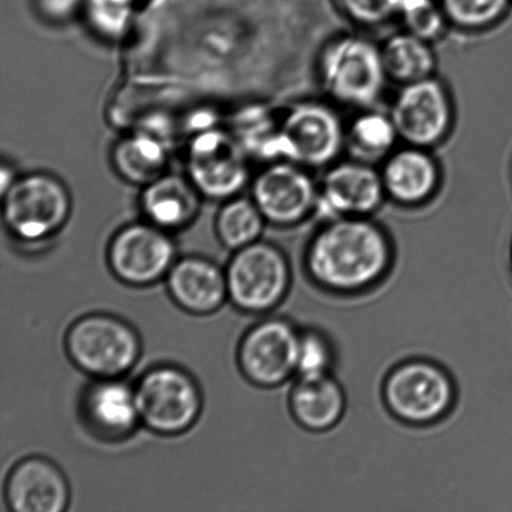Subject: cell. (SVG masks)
Segmentation results:
<instances>
[{"label": "cell", "instance_id": "27", "mask_svg": "<svg viewBox=\"0 0 512 512\" xmlns=\"http://www.w3.org/2000/svg\"><path fill=\"white\" fill-rule=\"evenodd\" d=\"M333 341L315 328L301 330L296 378H313L333 373L335 364Z\"/></svg>", "mask_w": 512, "mask_h": 512}, {"label": "cell", "instance_id": "21", "mask_svg": "<svg viewBox=\"0 0 512 512\" xmlns=\"http://www.w3.org/2000/svg\"><path fill=\"white\" fill-rule=\"evenodd\" d=\"M110 164L123 182L143 188L168 172L169 154L155 135L133 132L114 143Z\"/></svg>", "mask_w": 512, "mask_h": 512}, {"label": "cell", "instance_id": "15", "mask_svg": "<svg viewBox=\"0 0 512 512\" xmlns=\"http://www.w3.org/2000/svg\"><path fill=\"white\" fill-rule=\"evenodd\" d=\"M386 199L405 208L428 204L438 194L443 172L431 149L403 144L380 164Z\"/></svg>", "mask_w": 512, "mask_h": 512}, {"label": "cell", "instance_id": "5", "mask_svg": "<svg viewBox=\"0 0 512 512\" xmlns=\"http://www.w3.org/2000/svg\"><path fill=\"white\" fill-rule=\"evenodd\" d=\"M69 358L97 379H115L133 369L140 355L135 330L115 316L93 314L72 325L65 339Z\"/></svg>", "mask_w": 512, "mask_h": 512}, {"label": "cell", "instance_id": "7", "mask_svg": "<svg viewBox=\"0 0 512 512\" xmlns=\"http://www.w3.org/2000/svg\"><path fill=\"white\" fill-rule=\"evenodd\" d=\"M345 125L334 105L303 100L280 120V157L310 170L326 169L345 152Z\"/></svg>", "mask_w": 512, "mask_h": 512}, {"label": "cell", "instance_id": "31", "mask_svg": "<svg viewBox=\"0 0 512 512\" xmlns=\"http://www.w3.org/2000/svg\"><path fill=\"white\" fill-rule=\"evenodd\" d=\"M511 266H512V247H511Z\"/></svg>", "mask_w": 512, "mask_h": 512}, {"label": "cell", "instance_id": "4", "mask_svg": "<svg viewBox=\"0 0 512 512\" xmlns=\"http://www.w3.org/2000/svg\"><path fill=\"white\" fill-rule=\"evenodd\" d=\"M72 210L67 184L52 173L17 175L2 190L5 228L20 242L38 243L52 238L67 224Z\"/></svg>", "mask_w": 512, "mask_h": 512}, {"label": "cell", "instance_id": "1", "mask_svg": "<svg viewBox=\"0 0 512 512\" xmlns=\"http://www.w3.org/2000/svg\"><path fill=\"white\" fill-rule=\"evenodd\" d=\"M303 261L310 283L324 293L361 295L388 279L395 245L371 218L326 219L306 244Z\"/></svg>", "mask_w": 512, "mask_h": 512}, {"label": "cell", "instance_id": "28", "mask_svg": "<svg viewBox=\"0 0 512 512\" xmlns=\"http://www.w3.org/2000/svg\"><path fill=\"white\" fill-rule=\"evenodd\" d=\"M133 0H87L83 13L104 38H118L129 24Z\"/></svg>", "mask_w": 512, "mask_h": 512}, {"label": "cell", "instance_id": "24", "mask_svg": "<svg viewBox=\"0 0 512 512\" xmlns=\"http://www.w3.org/2000/svg\"><path fill=\"white\" fill-rule=\"evenodd\" d=\"M265 219L252 198L234 197L222 202L215 217V233L225 248L237 252L258 242Z\"/></svg>", "mask_w": 512, "mask_h": 512}, {"label": "cell", "instance_id": "20", "mask_svg": "<svg viewBox=\"0 0 512 512\" xmlns=\"http://www.w3.org/2000/svg\"><path fill=\"white\" fill-rule=\"evenodd\" d=\"M290 414L310 433H326L343 420L346 394L333 374L296 378L289 395Z\"/></svg>", "mask_w": 512, "mask_h": 512}, {"label": "cell", "instance_id": "6", "mask_svg": "<svg viewBox=\"0 0 512 512\" xmlns=\"http://www.w3.org/2000/svg\"><path fill=\"white\" fill-rule=\"evenodd\" d=\"M225 274L229 299L250 314L268 313L283 303L293 276L283 250L263 240L234 252Z\"/></svg>", "mask_w": 512, "mask_h": 512}, {"label": "cell", "instance_id": "8", "mask_svg": "<svg viewBox=\"0 0 512 512\" xmlns=\"http://www.w3.org/2000/svg\"><path fill=\"white\" fill-rule=\"evenodd\" d=\"M140 421L153 433L178 435L192 428L202 411V394L187 371L158 366L134 386Z\"/></svg>", "mask_w": 512, "mask_h": 512}, {"label": "cell", "instance_id": "29", "mask_svg": "<svg viewBox=\"0 0 512 512\" xmlns=\"http://www.w3.org/2000/svg\"><path fill=\"white\" fill-rule=\"evenodd\" d=\"M351 22L361 27H380L398 18L401 0H338Z\"/></svg>", "mask_w": 512, "mask_h": 512}, {"label": "cell", "instance_id": "19", "mask_svg": "<svg viewBox=\"0 0 512 512\" xmlns=\"http://www.w3.org/2000/svg\"><path fill=\"white\" fill-rule=\"evenodd\" d=\"M167 276L170 296L188 313H214L229 298L227 274L200 256L175 261Z\"/></svg>", "mask_w": 512, "mask_h": 512}, {"label": "cell", "instance_id": "9", "mask_svg": "<svg viewBox=\"0 0 512 512\" xmlns=\"http://www.w3.org/2000/svg\"><path fill=\"white\" fill-rule=\"evenodd\" d=\"M249 188L266 224L274 227H296L318 212L319 183L310 169L291 160H271Z\"/></svg>", "mask_w": 512, "mask_h": 512}, {"label": "cell", "instance_id": "23", "mask_svg": "<svg viewBox=\"0 0 512 512\" xmlns=\"http://www.w3.org/2000/svg\"><path fill=\"white\" fill-rule=\"evenodd\" d=\"M380 49L390 82L406 85L435 75L438 58L428 40L403 29L386 38Z\"/></svg>", "mask_w": 512, "mask_h": 512}, {"label": "cell", "instance_id": "13", "mask_svg": "<svg viewBox=\"0 0 512 512\" xmlns=\"http://www.w3.org/2000/svg\"><path fill=\"white\" fill-rule=\"evenodd\" d=\"M177 261V248L167 230L147 220L125 225L110 240L108 263L119 280L135 286L157 283Z\"/></svg>", "mask_w": 512, "mask_h": 512}, {"label": "cell", "instance_id": "25", "mask_svg": "<svg viewBox=\"0 0 512 512\" xmlns=\"http://www.w3.org/2000/svg\"><path fill=\"white\" fill-rule=\"evenodd\" d=\"M449 25L466 32H479L503 19L510 0H439Z\"/></svg>", "mask_w": 512, "mask_h": 512}, {"label": "cell", "instance_id": "2", "mask_svg": "<svg viewBox=\"0 0 512 512\" xmlns=\"http://www.w3.org/2000/svg\"><path fill=\"white\" fill-rule=\"evenodd\" d=\"M316 73L331 102L355 109L374 107L389 82L380 45L358 34L329 40L320 50Z\"/></svg>", "mask_w": 512, "mask_h": 512}, {"label": "cell", "instance_id": "16", "mask_svg": "<svg viewBox=\"0 0 512 512\" xmlns=\"http://www.w3.org/2000/svg\"><path fill=\"white\" fill-rule=\"evenodd\" d=\"M5 498L15 512H62L69 504V485L52 461L28 458L10 471Z\"/></svg>", "mask_w": 512, "mask_h": 512}, {"label": "cell", "instance_id": "10", "mask_svg": "<svg viewBox=\"0 0 512 512\" xmlns=\"http://www.w3.org/2000/svg\"><path fill=\"white\" fill-rule=\"evenodd\" d=\"M389 113L400 143L425 149L443 144L455 122L454 100L436 75L401 85Z\"/></svg>", "mask_w": 512, "mask_h": 512}, {"label": "cell", "instance_id": "18", "mask_svg": "<svg viewBox=\"0 0 512 512\" xmlns=\"http://www.w3.org/2000/svg\"><path fill=\"white\" fill-rule=\"evenodd\" d=\"M203 199L188 175L167 172L142 188L139 204L147 222L173 233L198 218Z\"/></svg>", "mask_w": 512, "mask_h": 512}, {"label": "cell", "instance_id": "12", "mask_svg": "<svg viewBox=\"0 0 512 512\" xmlns=\"http://www.w3.org/2000/svg\"><path fill=\"white\" fill-rule=\"evenodd\" d=\"M300 333L293 323L281 318L254 325L239 346V365L245 378L266 389L296 378Z\"/></svg>", "mask_w": 512, "mask_h": 512}, {"label": "cell", "instance_id": "11", "mask_svg": "<svg viewBox=\"0 0 512 512\" xmlns=\"http://www.w3.org/2000/svg\"><path fill=\"white\" fill-rule=\"evenodd\" d=\"M187 175L204 199L225 202L252 182L247 150L225 130L200 132L190 142Z\"/></svg>", "mask_w": 512, "mask_h": 512}, {"label": "cell", "instance_id": "30", "mask_svg": "<svg viewBox=\"0 0 512 512\" xmlns=\"http://www.w3.org/2000/svg\"><path fill=\"white\" fill-rule=\"evenodd\" d=\"M87 0H34L40 17L49 23L62 24L83 13Z\"/></svg>", "mask_w": 512, "mask_h": 512}, {"label": "cell", "instance_id": "22", "mask_svg": "<svg viewBox=\"0 0 512 512\" xmlns=\"http://www.w3.org/2000/svg\"><path fill=\"white\" fill-rule=\"evenodd\" d=\"M400 138L390 113L374 107L359 109L345 125V152L349 158L381 164L398 148Z\"/></svg>", "mask_w": 512, "mask_h": 512}, {"label": "cell", "instance_id": "17", "mask_svg": "<svg viewBox=\"0 0 512 512\" xmlns=\"http://www.w3.org/2000/svg\"><path fill=\"white\" fill-rule=\"evenodd\" d=\"M82 413L89 428L105 439H122L133 433L140 421L134 386L115 379H98L82 399Z\"/></svg>", "mask_w": 512, "mask_h": 512}, {"label": "cell", "instance_id": "14", "mask_svg": "<svg viewBox=\"0 0 512 512\" xmlns=\"http://www.w3.org/2000/svg\"><path fill=\"white\" fill-rule=\"evenodd\" d=\"M385 200L379 168L348 157L336 160L325 169L319 182L316 213L325 219L371 218Z\"/></svg>", "mask_w": 512, "mask_h": 512}, {"label": "cell", "instance_id": "26", "mask_svg": "<svg viewBox=\"0 0 512 512\" xmlns=\"http://www.w3.org/2000/svg\"><path fill=\"white\" fill-rule=\"evenodd\" d=\"M398 18L406 32L431 43L450 27L439 0H401Z\"/></svg>", "mask_w": 512, "mask_h": 512}, {"label": "cell", "instance_id": "3", "mask_svg": "<svg viewBox=\"0 0 512 512\" xmlns=\"http://www.w3.org/2000/svg\"><path fill=\"white\" fill-rule=\"evenodd\" d=\"M383 400L389 413L400 423L430 426L453 411L456 384L448 370L433 360L401 361L385 376Z\"/></svg>", "mask_w": 512, "mask_h": 512}]
</instances>
